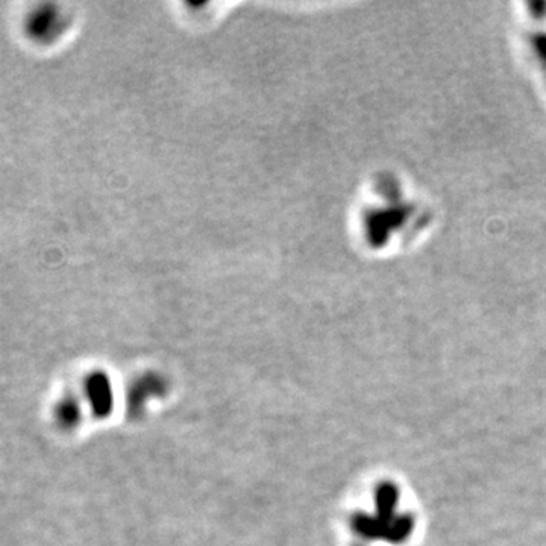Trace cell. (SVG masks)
Wrapping results in <instances>:
<instances>
[{
  "instance_id": "obj_1",
  "label": "cell",
  "mask_w": 546,
  "mask_h": 546,
  "mask_svg": "<svg viewBox=\"0 0 546 546\" xmlns=\"http://www.w3.org/2000/svg\"><path fill=\"white\" fill-rule=\"evenodd\" d=\"M65 17L54 5H39L23 20V34L34 45L46 46L54 43L63 34Z\"/></svg>"
}]
</instances>
